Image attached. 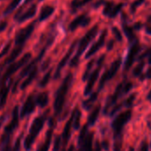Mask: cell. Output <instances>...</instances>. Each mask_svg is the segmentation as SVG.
<instances>
[{"mask_svg":"<svg viewBox=\"0 0 151 151\" xmlns=\"http://www.w3.org/2000/svg\"><path fill=\"white\" fill-rule=\"evenodd\" d=\"M72 78H73L72 74L68 73L66 76V78H64L62 84L60 85V88L58 89V91L56 93L55 101H54V111H55L56 115H59L61 112L62 109H63V105H64V102H65V98H66V95L68 93L69 86H70V84L72 82Z\"/></svg>","mask_w":151,"mask_h":151,"instance_id":"cell-1","label":"cell"},{"mask_svg":"<svg viewBox=\"0 0 151 151\" xmlns=\"http://www.w3.org/2000/svg\"><path fill=\"white\" fill-rule=\"evenodd\" d=\"M97 32H98V25H95L82 37V39L79 41V46H78V52H77V53H76V55L74 56V58L70 61V67L74 68V67H76L78 64L81 55L84 53L85 50L89 45L91 41L95 37Z\"/></svg>","mask_w":151,"mask_h":151,"instance_id":"cell-2","label":"cell"},{"mask_svg":"<svg viewBox=\"0 0 151 151\" xmlns=\"http://www.w3.org/2000/svg\"><path fill=\"white\" fill-rule=\"evenodd\" d=\"M132 112L130 109L118 114L111 124V127L114 131V138H123V130L124 125L131 120Z\"/></svg>","mask_w":151,"mask_h":151,"instance_id":"cell-3","label":"cell"},{"mask_svg":"<svg viewBox=\"0 0 151 151\" xmlns=\"http://www.w3.org/2000/svg\"><path fill=\"white\" fill-rule=\"evenodd\" d=\"M45 116H46V114H45L39 117H37L34 120V122L32 123L30 130H29V133L24 140V147L27 151H29L31 148V146L35 141V138L38 135V133L42 130L45 120Z\"/></svg>","mask_w":151,"mask_h":151,"instance_id":"cell-4","label":"cell"},{"mask_svg":"<svg viewBox=\"0 0 151 151\" xmlns=\"http://www.w3.org/2000/svg\"><path fill=\"white\" fill-rule=\"evenodd\" d=\"M121 64H122V59L121 58H118L116 59L112 64L111 66L109 67V69H107L105 71V73L102 75V77L101 78V80H100V84H99V91H101L106 85L107 82L110 81L116 75L118 69L120 68L121 67Z\"/></svg>","mask_w":151,"mask_h":151,"instance_id":"cell-5","label":"cell"},{"mask_svg":"<svg viewBox=\"0 0 151 151\" xmlns=\"http://www.w3.org/2000/svg\"><path fill=\"white\" fill-rule=\"evenodd\" d=\"M140 50H141V46H140L138 39L135 40L134 42L131 43V46H130V49L127 53V56H126V59L124 61V71H127L132 68L134 61L137 60L138 54L140 52Z\"/></svg>","mask_w":151,"mask_h":151,"instance_id":"cell-6","label":"cell"},{"mask_svg":"<svg viewBox=\"0 0 151 151\" xmlns=\"http://www.w3.org/2000/svg\"><path fill=\"white\" fill-rule=\"evenodd\" d=\"M104 60H105V55H101L100 57V59L98 60V63H97V68L92 72V74L89 76L88 78V81H87V84H86V86L85 88V95H89L92 91H93V86L94 84L96 83L98 78H99V74H100V71L101 69V67L103 65V62H104Z\"/></svg>","mask_w":151,"mask_h":151,"instance_id":"cell-7","label":"cell"},{"mask_svg":"<svg viewBox=\"0 0 151 151\" xmlns=\"http://www.w3.org/2000/svg\"><path fill=\"white\" fill-rule=\"evenodd\" d=\"M31 58V53L29 52H27L24 54V56L19 60L17 61L16 63H14L12 65H10L7 68V70L6 71L5 75L3 76V78H2V83H5L6 82V80L11 77V76H13L19 68H21L22 66H24Z\"/></svg>","mask_w":151,"mask_h":151,"instance_id":"cell-8","label":"cell"},{"mask_svg":"<svg viewBox=\"0 0 151 151\" xmlns=\"http://www.w3.org/2000/svg\"><path fill=\"white\" fill-rule=\"evenodd\" d=\"M36 22H33L32 23L28 25L26 28L22 29L21 30H19L17 32V34L15 36V39H14L16 46H18V45H24L25 42L30 37L31 34L33 33Z\"/></svg>","mask_w":151,"mask_h":151,"instance_id":"cell-9","label":"cell"},{"mask_svg":"<svg viewBox=\"0 0 151 151\" xmlns=\"http://www.w3.org/2000/svg\"><path fill=\"white\" fill-rule=\"evenodd\" d=\"M107 35H108V30L107 29H103L102 32H101V36H100V37H99V39H98V41L95 42L93 45V46L90 48V50L86 52V59L91 58L93 55H94L104 45Z\"/></svg>","mask_w":151,"mask_h":151,"instance_id":"cell-10","label":"cell"},{"mask_svg":"<svg viewBox=\"0 0 151 151\" xmlns=\"http://www.w3.org/2000/svg\"><path fill=\"white\" fill-rule=\"evenodd\" d=\"M91 22V18L87 14H82L77 17L75 20L71 22V23L68 26V29L70 31H74L77 29L78 27H86L89 25Z\"/></svg>","mask_w":151,"mask_h":151,"instance_id":"cell-11","label":"cell"},{"mask_svg":"<svg viewBox=\"0 0 151 151\" xmlns=\"http://www.w3.org/2000/svg\"><path fill=\"white\" fill-rule=\"evenodd\" d=\"M35 106H36V101H35V98L34 95L31 94L28 97V99L26 100L22 111H21V117H25L26 116L31 114L34 109H35Z\"/></svg>","mask_w":151,"mask_h":151,"instance_id":"cell-12","label":"cell"},{"mask_svg":"<svg viewBox=\"0 0 151 151\" xmlns=\"http://www.w3.org/2000/svg\"><path fill=\"white\" fill-rule=\"evenodd\" d=\"M19 124V107L16 106L13 112V118L10 124L5 129V136H9L15 128H17Z\"/></svg>","mask_w":151,"mask_h":151,"instance_id":"cell-13","label":"cell"},{"mask_svg":"<svg viewBox=\"0 0 151 151\" xmlns=\"http://www.w3.org/2000/svg\"><path fill=\"white\" fill-rule=\"evenodd\" d=\"M76 45H77V43H76V42L72 44V45H71L70 48L68 49V52L66 53V55H65V56L62 58V60L60 61V63H59V65H58V67H57L55 75H54V78H57L60 77V72H61V69L64 68V66L67 64V62L68 61L69 58L71 57L72 52H73V51H74V49H75V47H76Z\"/></svg>","mask_w":151,"mask_h":151,"instance_id":"cell-14","label":"cell"},{"mask_svg":"<svg viewBox=\"0 0 151 151\" xmlns=\"http://www.w3.org/2000/svg\"><path fill=\"white\" fill-rule=\"evenodd\" d=\"M124 18V17H123ZM122 27H123V30H124V33L125 34V37L128 38V40L132 43L134 42L135 40H137L138 38L136 37L135 34H134V29H132V27L129 26L126 20L124 21V19H123V23H122Z\"/></svg>","mask_w":151,"mask_h":151,"instance_id":"cell-15","label":"cell"},{"mask_svg":"<svg viewBox=\"0 0 151 151\" xmlns=\"http://www.w3.org/2000/svg\"><path fill=\"white\" fill-rule=\"evenodd\" d=\"M36 12H37V5H32L30 6V8H29L24 14H21L17 18V21L19 22H23L29 20V18H32L36 14Z\"/></svg>","mask_w":151,"mask_h":151,"instance_id":"cell-16","label":"cell"},{"mask_svg":"<svg viewBox=\"0 0 151 151\" xmlns=\"http://www.w3.org/2000/svg\"><path fill=\"white\" fill-rule=\"evenodd\" d=\"M73 118H74V111L70 116V118L68 119V121L67 122L65 127H64V130H63V140H64V145L66 146L69 138H70V130H71V126H72V123H73Z\"/></svg>","mask_w":151,"mask_h":151,"instance_id":"cell-17","label":"cell"},{"mask_svg":"<svg viewBox=\"0 0 151 151\" xmlns=\"http://www.w3.org/2000/svg\"><path fill=\"white\" fill-rule=\"evenodd\" d=\"M37 68L35 66L30 71H29V76H28V78L23 81V83L22 84V86H21V88L23 90V89H25L29 84H31L32 83V81L35 79V78L37 77Z\"/></svg>","mask_w":151,"mask_h":151,"instance_id":"cell-18","label":"cell"},{"mask_svg":"<svg viewBox=\"0 0 151 151\" xmlns=\"http://www.w3.org/2000/svg\"><path fill=\"white\" fill-rule=\"evenodd\" d=\"M54 12V8L51 6H45L42 8L41 12H40V14H39V17H38V21L39 22H42V21H45L46 19H48Z\"/></svg>","mask_w":151,"mask_h":151,"instance_id":"cell-19","label":"cell"},{"mask_svg":"<svg viewBox=\"0 0 151 151\" xmlns=\"http://www.w3.org/2000/svg\"><path fill=\"white\" fill-rule=\"evenodd\" d=\"M22 49H23V45H18V46L11 52V54L7 57V59L6 60L5 63H4V66L6 65V64H10V63L14 62V61L17 59V57L21 54Z\"/></svg>","mask_w":151,"mask_h":151,"instance_id":"cell-20","label":"cell"},{"mask_svg":"<svg viewBox=\"0 0 151 151\" xmlns=\"http://www.w3.org/2000/svg\"><path fill=\"white\" fill-rule=\"evenodd\" d=\"M48 101L49 98L47 93H40L39 94H37V96L35 99L36 104L40 108H45L48 104Z\"/></svg>","mask_w":151,"mask_h":151,"instance_id":"cell-21","label":"cell"},{"mask_svg":"<svg viewBox=\"0 0 151 151\" xmlns=\"http://www.w3.org/2000/svg\"><path fill=\"white\" fill-rule=\"evenodd\" d=\"M100 112H101V106L99 105V106H97L93 109V111L89 116V117H88V124H87L88 125H93L95 124V122L97 121L98 116L100 115Z\"/></svg>","mask_w":151,"mask_h":151,"instance_id":"cell-22","label":"cell"},{"mask_svg":"<svg viewBox=\"0 0 151 151\" xmlns=\"http://www.w3.org/2000/svg\"><path fill=\"white\" fill-rule=\"evenodd\" d=\"M80 117H81V112L78 109H76L74 110V118H73V123H72V125H73L75 130H78L79 129Z\"/></svg>","mask_w":151,"mask_h":151,"instance_id":"cell-23","label":"cell"},{"mask_svg":"<svg viewBox=\"0 0 151 151\" xmlns=\"http://www.w3.org/2000/svg\"><path fill=\"white\" fill-rule=\"evenodd\" d=\"M144 67H145V61L143 60H139V64L132 70V76H133L134 78H139L140 77V75L143 73Z\"/></svg>","mask_w":151,"mask_h":151,"instance_id":"cell-24","label":"cell"},{"mask_svg":"<svg viewBox=\"0 0 151 151\" xmlns=\"http://www.w3.org/2000/svg\"><path fill=\"white\" fill-rule=\"evenodd\" d=\"M52 130H49L47 132V134H46V139H45V141L44 142V144L41 146V147L39 148L38 151H48L49 149V147H50V144H51V140H52Z\"/></svg>","mask_w":151,"mask_h":151,"instance_id":"cell-25","label":"cell"},{"mask_svg":"<svg viewBox=\"0 0 151 151\" xmlns=\"http://www.w3.org/2000/svg\"><path fill=\"white\" fill-rule=\"evenodd\" d=\"M91 1H92V0H73L72 3H71V8L73 10V12H75L79 7L90 3Z\"/></svg>","mask_w":151,"mask_h":151,"instance_id":"cell-26","label":"cell"},{"mask_svg":"<svg viewBox=\"0 0 151 151\" xmlns=\"http://www.w3.org/2000/svg\"><path fill=\"white\" fill-rule=\"evenodd\" d=\"M97 97H98V93H93V94L91 95V97H90L88 100H86V101H84V103H83V107H84L86 109H91V108H92V106L93 105L94 101L97 100Z\"/></svg>","mask_w":151,"mask_h":151,"instance_id":"cell-27","label":"cell"},{"mask_svg":"<svg viewBox=\"0 0 151 151\" xmlns=\"http://www.w3.org/2000/svg\"><path fill=\"white\" fill-rule=\"evenodd\" d=\"M9 88H10V86H8L7 87L2 89V91H1V95H0V109H2L5 106L6 102Z\"/></svg>","mask_w":151,"mask_h":151,"instance_id":"cell-28","label":"cell"},{"mask_svg":"<svg viewBox=\"0 0 151 151\" xmlns=\"http://www.w3.org/2000/svg\"><path fill=\"white\" fill-rule=\"evenodd\" d=\"M136 97H137V93H132L124 102H123V106H124L125 108H128V109H131L132 106H133V103L136 100Z\"/></svg>","mask_w":151,"mask_h":151,"instance_id":"cell-29","label":"cell"},{"mask_svg":"<svg viewBox=\"0 0 151 151\" xmlns=\"http://www.w3.org/2000/svg\"><path fill=\"white\" fill-rule=\"evenodd\" d=\"M123 6H124V4L123 3H119L117 5H115L114 7H113V9H112V11H111V13L109 14V18H115V17H116L118 15V14L121 12Z\"/></svg>","mask_w":151,"mask_h":151,"instance_id":"cell-30","label":"cell"},{"mask_svg":"<svg viewBox=\"0 0 151 151\" xmlns=\"http://www.w3.org/2000/svg\"><path fill=\"white\" fill-rule=\"evenodd\" d=\"M22 0H13V1L10 3V5L6 7V11H5V14H11L14 10L16 9V7L18 6V5L21 3Z\"/></svg>","mask_w":151,"mask_h":151,"instance_id":"cell-31","label":"cell"},{"mask_svg":"<svg viewBox=\"0 0 151 151\" xmlns=\"http://www.w3.org/2000/svg\"><path fill=\"white\" fill-rule=\"evenodd\" d=\"M146 1V0H135V1L130 6V11L132 14H134L136 12V10L144 4V2Z\"/></svg>","mask_w":151,"mask_h":151,"instance_id":"cell-32","label":"cell"},{"mask_svg":"<svg viewBox=\"0 0 151 151\" xmlns=\"http://www.w3.org/2000/svg\"><path fill=\"white\" fill-rule=\"evenodd\" d=\"M115 4L112 2V1H109V2H106L105 3V6H104V9H103V14L105 16H108L109 15V14L111 13L113 7H114Z\"/></svg>","mask_w":151,"mask_h":151,"instance_id":"cell-33","label":"cell"},{"mask_svg":"<svg viewBox=\"0 0 151 151\" xmlns=\"http://www.w3.org/2000/svg\"><path fill=\"white\" fill-rule=\"evenodd\" d=\"M93 63H94V60H92L88 64H87V67H86V69L85 71V74L83 76V80L86 81L90 76V72L92 71V68H93Z\"/></svg>","mask_w":151,"mask_h":151,"instance_id":"cell-34","label":"cell"},{"mask_svg":"<svg viewBox=\"0 0 151 151\" xmlns=\"http://www.w3.org/2000/svg\"><path fill=\"white\" fill-rule=\"evenodd\" d=\"M87 129H88V124H85L84 127H83V129L81 130L80 135H79V137H78V143L82 144V143L84 142V140H85L86 135L88 134V133H87Z\"/></svg>","mask_w":151,"mask_h":151,"instance_id":"cell-35","label":"cell"},{"mask_svg":"<svg viewBox=\"0 0 151 151\" xmlns=\"http://www.w3.org/2000/svg\"><path fill=\"white\" fill-rule=\"evenodd\" d=\"M51 73H52V70H49V71L45 75V77L43 78L42 81L39 83V86H40V87H45V86L48 84V82H49L50 79H51Z\"/></svg>","mask_w":151,"mask_h":151,"instance_id":"cell-36","label":"cell"},{"mask_svg":"<svg viewBox=\"0 0 151 151\" xmlns=\"http://www.w3.org/2000/svg\"><path fill=\"white\" fill-rule=\"evenodd\" d=\"M112 32H113V34H114V36H115V37H116V39L117 41H119V42H122L123 41L122 33H121V31L116 27H113L112 28Z\"/></svg>","mask_w":151,"mask_h":151,"instance_id":"cell-37","label":"cell"},{"mask_svg":"<svg viewBox=\"0 0 151 151\" xmlns=\"http://www.w3.org/2000/svg\"><path fill=\"white\" fill-rule=\"evenodd\" d=\"M148 150H149V145H148L147 139H143L139 144V151H148Z\"/></svg>","mask_w":151,"mask_h":151,"instance_id":"cell-38","label":"cell"},{"mask_svg":"<svg viewBox=\"0 0 151 151\" xmlns=\"http://www.w3.org/2000/svg\"><path fill=\"white\" fill-rule=\"evenodd\" d=\"M149 56H151V47H150L149 49L146 50V52H144L141 55H139V56L137 58V60H138V61L142 60H144L145 58H147V57H149Z\"/></svg>","mask_w":151,"mask_h":151,"instance_id":"cell-39","label":"cell"},{"mask_svg":"<svg viewBox=\"0 0 151 151\" xmlns=\"http://www.w3.org/2000/svg\"><path fill=\"white\" fill-rule=\"evenodd\" d=\"M140 80H144V79H151V68H148L147 69V72L145 74H141L140 75Z\"/></svg>","mask_w":151,"mask_h":151,"instance_id":"cell-40","label":"cell"},{"mask_svg":"<svg viewBox=\"0 0 151 151\" xmlns=\"http://www.w3.org/2000/svg\"><path fill=\"white\" fill-rule=\"evenodd\" d=\"M10 47H11V43L9 42V43H7V44H6V45L5 46V48L2 50V52H0V59H1L3 56H5V55L8 52V51H9Z\"/></svg>","mask_w":151,"mask_h":151,"instance_id":"cell-41","label":"cell"},{"mask_svg":"<svg viewBox=\"0 0 151 151\" xmlns=\"http://www.w3.org/2000/svg\"><path fill=\"white\" fill-rule=\"evenodd\" d=\"M60 137H57L55 139V143H54V147H53V151H58L60 148Z\"/></svg>","mask_w":151,"mask_h":151,"instance_id":"cell-42","label":"cell"},{"mask_svg":"<svg viewBox=\"0 0 151 151\" xmlns=\"http://www.w3.org/2000/svg\"><path fill=\"white\" fill-rule=\"evenodd\" d=\"M143 27V24L141 23V22H136L134 25H133V27H132V29H135V30H139V29H140L141 28Z\"/></svg>","mask_w":151,"mask_h":151,"instance_id":"cell-43","label":"cell"},{"mask_svg":"<svg viewBox=\"0 0 151 151\" xmlns=\"http://www.w3.org/2000/svg\"><path fill=\"white\" fill-rule=\"evenodd\" d=\"M7 27V23L6 22H3L0 23V32H2L6 29V28Z\"/></svg>","mask_w":151,"mask_h":151,"instance_id":"cell-44","label":"cell"},{"mask_svg":"<svg viewBox=\"0 0 151 151\" xmlns=\"http://www.w3.org/2000/svg\"><path fill=\"white\" fill-rule=\"evenodd\" d=\"M145 30H146V33L147 35H150L151 36V25H147Z\"/></svg>","mask_w":151,"mask_h":151,"instance_id":"cell-45","label":"cell"},{"mask_svg":"<svg viewBox=\"0 0 151 151\" xmlns=\"http://www.w3.org/2000/svg\"><path fill=\"white\" fill-rule=\"evenodd\" d=\"M113 46H114V41H113V40H110V41L109 42V44H108V50L110 51V50L113 48Z\"/></svg>","mask_w":151,"mask_h":151,"instance_id":"cell-46","label":"cell"},{"mask_svg":"<svg viewBox=\"0 0 151 151\" xmlns=\"http://www.w3.org/2000/svg\"><path fill=\"white\" fill-rule=\"evenodd\" d=\"M102 147H103L106 150H108V149H109V142L106 141V140H104V141L102 142Z\"/></svg>","mask_w":151,"mask_h":151,"instance_id":"cell-47","label":"cell"},{"mask_svg":"<svg viewBox=\"0 0 151 151\" xmlns=\"http://www.w3.org/2000/svg\"><path fill=\"white\" fill-rule=\"evenodd\" d=\"M101 147L100 143L97 141V142H96V146H95V149H94L93 151H101Z\"/></svg>","mask_w":151,"mask_h":151,"instance_id":"cell-48","label":"cell"},{"mask_svg":"<svg viewBox=\"0 0 151 151\" xmlns=\"http://www.w3.org/2000/svg\"><path fill=\"white\" fill-rule=\"evenodd\" d=\"M147 25H151V14L147 19Z\"/></svg>","mask_w":151,"mask_h":151,"instance_id":"cell-49","label":"cell"},{"mask_svg":"<svg viewBox=\"0 0 151 151\" xmlns=\"http://www.w3.org/2000/svg\"><path fill=\"white\" fill-rule=\"evenodd\" d=\"M147 100H148V101L151 100V90L148 92V93H147Z\"/></svg>","mask_w":151,"mask_h":151,"instance_id":"cell-50","label":"cell"},{"mask_svg":"<svg viewBox=\"0 0 151 151\" xmlns=\"http://www.w3.org/2000/svg\"><path fill=\"white\" fill-rule=\"evenodd\" d=\"M147 62H148L149 65H151V56L147 57Z\"/></svg>","mask_w":151,"mask_h":151,"instance_id":"cell-51","label":"cell"},{"mask_svg":"<svg viewBox=\"0 0 151 151\" xmlns=\"http://www.w3.org/2000/svg\"><path fill=\"white\" fill-rule=\"evenodd\" d=\"M3 121H4V117H0V126H1V124H2V123H3Z\"/></svg>","mask_w":151,"mask_h":151,"instance_id":"cell-52","label":"cell"},{"mask_svg":"<svg viewBox=\"0 0 151 151\" xmlns=\"http://www.w3.org/2000/svg\"><path fill=\"white\" fill-rule=\"evenodd\" d=\"M128 151H135V149H134V147H130V148H129V150Z\"/></svg>","mask_w":151,"mask_h":151,"instance_id":"cell-53","label":"cell"},{"mask_svg":"<svg viewBox=\"0 0 151 151\" xmlns=\"http://www.w3.org/2000/svg\"><path fill=\"white\" fill-rule=\"evenodd\" d=\"M29 1V0H26V1H25V3H28Z\"/></svg>","mask_w":151,"mask_h":151,"instance_id":"cell-54","label":"cell"},{"mask_svg":"<svg viewBox=\"0 0 151 151\" xmlns=\"http://www.w3.org/2000/svg\"><path fill=\"white\" fill-rule=\"evenodd\" d=\"M150 147H151V143H150Z\"/></svg>","mask_w":151,"mask_h":151,"instance_id":"cell-55","label":"cell"},{"mask_svg":"<svg viewBox=\"0 0 151 151\" xmlns=\"http://www.w3.org/2000/svg\"><path fill=\"white\" fill-rule=\"evenodd\" d=\"M40 1H42V0H40Z\"/></svg>","mask_w":151,"mask_h":151,"instance_id":"cell-56","label":"cell"},{"mask_svg":"<svg viewBox=\"0 0 151 151\" xmlns=\"http://www.w3.org/2000/svg\"><path fill=\"white\" fill-rule=\"evenodd\" d=\"M150 101H151V100H150Z\"/></svg>","mask_w":151,"mask_h":151,"instance_id":"cell-57","label":"cell"}]
</instances>
